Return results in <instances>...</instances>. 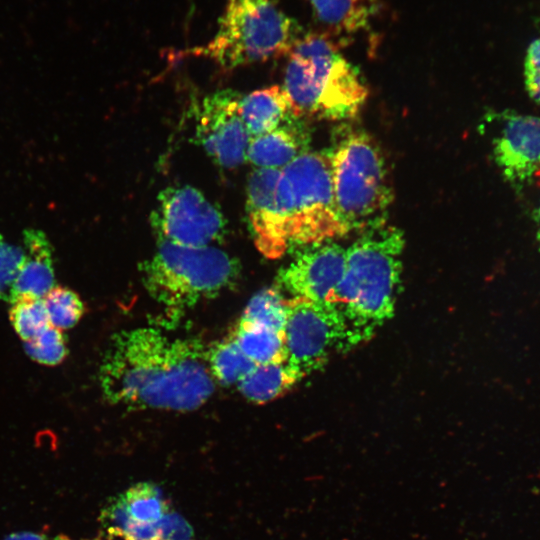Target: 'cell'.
I'll list each match as a JSON object with an SVG mask.
<instances>
[{
    "mask_svg": "<svg viewBox=\"0 0 540 540\" xmlns=\"http://www.w3.org/2000/svg\"><path fill=\"white\" fill-rule=\"evenodd\" d=\"M208 350L155 327L115 334L99 369L105 399L130 409L192 411L213 394Z\"/></svg>",
    "mask_w": 540,
    "mask_h": 540,
    "instance_id": "cell-1",
    "label": "cell"
},
{
    "mask_svg": "<svg viewBox=\"0 0 540 540\" xmlns=\"http://www.w3.org/2000/svg\"><path fill=\"white\" fill-rule=\"evenodd\" d=\"M404 236L385 223L363 230L346 249L343 276L325 305L343 333L344 351L374 336L394 314Z\"/></svg>",
    "mask_w": 540,
    "mask_h": 540,
    "instance_id": "cell-2",
    "label": "cell"
},
{
    "mask_svg": "<svg viewBox=\"0 0 540 540\" xmlns=\"http://www.w3.org/2000/svg\"><path fill=\"white\" fill-rule=\"evenodd\" d=\"M140 270L149 295L167 317L176 320L202 300L232 287L239 278L240 264L213 246L158 241L157 250Z\"/></svg>",
    "mask_w": 540,
    "mask_h": 540,
    "instance_id": "cell-3",
    "label": "cell"
},
{
    "mask_svg": "<svg viewBox=\"0 0 540 540\" xmlns=\"http://www.w3.org/2000/svg\"><path fill=\"white\" fill-rule=\"evenodd\" d=\"M328 156L335 208L345 230L384 224L394 195L376 142L365 132L351 131L336 142Z\"/></svg>",
    "mask_w": 540,
    "mask_h": 540,
    "instance_id": "cell-4",
    "label": "cell"
},
{
    "mask_svg": "<svg viewBox=\"0 0 540 540\" xmlns=\"http://www.w3.org/2000/svg\"><path fill=\"white\" fill-rule=\"evenodd\" d=\"M301 31L271 0H228L214 38L191 53L233 69L290 53Z\"/></svg>",
    "mask_w": 540,
    "mask_h": 540,
    "instance_id": "cell-5",
    "label": "cell"
},
{
    "mask_svg": "<svg viewBox=\"0 0 540 540\" xmlns=\"http://www.w3.org/2000/svg\"><path fill=\"white\" fill-rule=\"evenodd\" d=\"M279 185L287 211L289 245L319 244L347 233L335 208L328 153L299 155L281 169Z\"/></svg>",
    "mask_w": 540,
    "mask_h": 540,
    "instance_id": "cell-6",
    "label": "cell"
},
{
    "mask_svg": "<svg viewBox=\"0 0 540 540\" xmlns=\"http://www.w3.org/2000/svg\"><path fill=\"white\" fill-rule=\"evenodd\" d=\"M285 363L302 379L320 369L333 352H344L342 329L323 305L290 298L284 327Z\"/></svg>",
    "mask_w": 540,
    "mask_h": 540,
    "instance_id": "cell-7",
    "label": "cell"
},
{
    "mask_svg": "<svg viewBox=\"0 0 540 540\" xmlns=\"http://www.w3.org/2000/svg\"><path fill=\"white\" fill-rule=\"evenodd\" d=\"M158 241L203 247L220 241L226 231L221 211L191 186L168 187L151 213Z\"/></svg>",
    "mask_w": 540,
    "mask_h": 540,
    "instance_id": "cell-8",
    "label": "cell"
},
{
    "mask_svg": "<svg viewBox=\"0 0 540 540\" xmlns=\"http://www.w3.org/2000/svg\"><path fill=\"white\" fill-rule=\"evenodd\" d=\"M242 96L226 89L208 95L202 102L196 138L213 161L234 168L246 160L251 139L240 115Z\"/></svg>",
    "mask_w": 540,
    "mask_h": 540,
    "instance_id": "cell-9",
    "label": "cell"
},
{
    "mask_svg": "<svg viewBox=\"0 0 540 540\" xmlns=\"http://www.w3.org/2000/svg\"><path fill=\"white\" fill-rule=\"evenodd\" d=\"M338 55L336 43L327 34L309 33L296 41L282 87L294 116L316 114L320 94Z\"/></svg>",
    "mask_w": 540,
    "mask_h": 540,
    "instance_id": "cell-10",
    "label": "cell"
},
{
    "mask_svg": "<svg viewBox=\"0 0 540 540\" xmlns=\"http://www.w3.org/2000/svg\"><path fill=\"white\" fill-rule=\"evenodd\" d=\"M346 265V249L333 242L307 246L277 275V288L291 298L325 306L339 284Z\"/></svg>",
    "mask_w": 540,
    "mask_h": 540,
    "instance_id": "cell-11",
    "label": "cell"
},
{
    "mask_svg": "<svg viewBox=\"0 0 540 540\" xmlns=\"http://www.w3.org/2000/svg\"><path fill=\"white\" fill-rule=\"evenodd\" d=\"M281 169L257 168L247 184V215L258 250L268 258L282 256L289 246L288 217L280 192Z\"/></svg>",
    "mask_w": 540,
    "mask_h": 540,
    "instance_id": "cell-12",
    "label": "cell"
},
{
    "mask_svg": "<svg viewBox=\"0 0 540 540\" xmlns=\"http://www.w3.org/2000/svg\"><path fill=\"white\" fill-rule=\"evenodd\" d=\"M495 161L506 180L525 183L540 172V117L510 115L493 147Z\"/></svg>",
    "mask_w": 540,
    "mask_h": 540,
    "instance_id": "cell-13",
    "label": "cell"
},
{
    "mask_svg": "<svg viewBox=\"0 0 540 540\" xmlns=\"http://www.w3.org/2000/svg\"><path fill=\"white\" fill-rule=\"evenodd\" d=\"M367 95L358 71L338 55L320 94L316 114L332 120L353 117Z\"/></svg>",
    "mask_w": 540,
    "mask_h": 540,
    "instance_id": "cell-14",
    "label": "cell"
},
{
    "mask_svg": "<svg viewBox=\"0 0 540 540\" xmlns=\"http://www.w3.org/2000/svg\"><path fill=\"white\" fill-rule=\"evenodd\" d=\"M23 241L25 257L14 284L13 301L23 296L43 298L55 286L53 249L47 236L27 229Z\"/></svg>",
    "mask_w": 540,
    "mask_h": 540,
    "instance_id": "cell-15",
    "label": "cell"
},
{
    "mask_svg": "<svg viewBox=\"0 0 540 540\" xmlns=\"http://www.w3.org/2000/svg\"><path fill=\"white\" fill-rule=\"evenodd\" d=\"M308 139L296 124H280L275 129L252 137L246 159L257 168L283 169L307 152Z\"/></svg>",
    "mask_w": 540,
    "mask_h": 540,
    "instance_id": "cell-16",
    "label": "cell"
},
{
    "mask_svg": "<svg viewBox=\"0 0 540 540\" xmlns=\"http://www.w3.org/2000/svg\"><path fill=\"white\" fill-rule=\"evenodd\" d=\"M240 115L252 138L275 129L286 116L293 114L285 91L281 86L274 85L242 96Z\"/></svg>",
    "mask_w": 540,
    "mask_h": 540,
    "instance_id": "cell-17",
    "label": "cell"
},
{
    "mask_svg": "<svg viewBox=\"0 0 540 540\" xmlns=\"http://www.w3.org/2000/svg\"><path fill=\"white\" fill-rule=\"evenodd\" d=\"M231 337L256 365L285 361V339L282 330L240 318Z\"/></svg>",
    "mask_w": 540,
    "mask_h": 540,
    "instance_id": "cell-18",
    "label": "cell"
},
{
    "mask_svg": "<svg viewBox=\"0 0 540 540\" xmlns=\"http://www.w3.org/2000/svg\"><path fill=\"white\" fill-rule=\"evenodd\" d=\"M318 20L337 33L365 28L376 14L378 0H308Z\"/></svg>",
    "mask_w": 540,
    "mask_h": 540,
    "instance_id": "cell-19",
    "label": "cell"
},
{
    "mask_svg": "<svg viewBox=\"0 0 540 540\" xmlns=\"http://www.w3.org/2000/svg\"><path fill=\"white\" fill-rule=\"evenodd\" d=\"M301 380L284 362L255 365L238 383L241 394L256 403L280 396Z\"/></svg>",
    "mask_w": 540,
    "mask_h": 540,
    "instance_id": "cell-20",
    "label": "cell"
},
{
    "mask_svg": "<svg viewBox=\"0 0 540 540\" xmlns=\"http://www.w3.org/2000/svg\"><path fill=\"white\" fill-rule=\"evenodd\" d=\"M208 365L216 382L236 384L256 365L238 347L232 337L208 350Z\"/></svg>",
    "mask_w": 540,
    "mask_h": 540,
    "instance_id": "cell-21",
    "label": "cell"
},
{
    "mask_svg": "<svg viewBox=\"0 0 540 540\" xmlns=\"http://www.w3.org/2000/svg\"><path fill=\"white\" fill-rule=\"evenodd\" d=\"M128 518L135 524H157L166 506L158 490L150 484L131 487L120 499Z\"/></svg>",
    "mask_w": 540,
    "mask_h": 540,
    "instance_id": "cell-22",
    "label": "cell"
},
{
    "mask_svg": "<svg viewBox=\"0 0 540 540\" xmlns=\"http://www.w3.org/2000/svg\"><path fill=\"white\" fill-rule=\"evenodd\" d=\"M11 304L10 322L24 342L36 337L50 325L43 298L23 296Z\"/></svg>",
    "mask_w": 540,
    "mask_h": 540,
    "instance_id": "cell-23",
    "label": "cell"
},
{
    "mask_svg": "<svg viewBox=\"0 0 540 540\" xmlns=\"http://www.w3.org/2000/svg\"><path fill=\"white\" fill-rule=\"evenodd\" d=\"M286 302L277 287L264 289L250 300L241 319L284 331Z\"/></svg>",
    "mask_w": 540,
    "mask_h": 540,
    "instance_id": "cell-24",
    "label": "cell"
},
{
    "mask_svg": "<svg viewBox=\"0 0 540 540\" xmlns=\"http://www.w3.org/2000/svg\"><path fill=\"white\" fill-rule=\"evenodd\" d=\"M43 301L50 325L60 330L76 325L85 310L80 297L63 286H54Z\"/></svg>",
    "mask_w": 540,
    "mask_h": 540,
    "instance_id": "cell-25",
    "label": "cell"
},
{
    "mask_svg": "<svg viewBox=\"0 0 540 540\" xmlns=\"http://www.w3.org/2000/svg\"><path fill=\"white\" fill-rule=\"evenodd\" d=\"M27 355L34 361L44 365H57L68 354L66 338L62 330L49 325L36 337L25 341Z\"/></svg>",
    "mask_w": 540,
    "mask_h": 540,
    "instance_id": "cell-26",
    "label": "cell"
},
{
    "mask_svg": "<svg viewBox=\"0 0 540 540\" xmlns=\"http://www.w3.org/2000/svg\"><path fill=\"white\" fill-rule=\"evenodd\" d=\"M24 249L0 239V299L12 302L14 284L24 261Z\"/></svg>",
    "mask_w": 540,
    "mask_h": 540,
    "instance_id": "cell-27",
    "label": "cell"
},
{
    "mask_svg": "<svg viewBox=\"0 0 540 540\" xmlns=\"http://www.w3.org/2000/svg\"><path fill=\"white\" fill-rule=\"evenodd\" d=\"M524 78L530 97L540 102V37L532 41L527 49Z\"/></svg>",
    "mask_w": 540,
    "mask_h": 540,
    "instance_id": "cell-28",
    "label": "cell"
},
{
    "mask_svg": "<svg viewBox=\"0 0 540 540\" xmlns=\"http://www.w3.org/2000/svg\"><path fill=\"white\" fill-rule=\"evenodd\" d=\"M3 540H48L44 534L34 532L13 533Z\"/></svg>",
    "mask_w": 540,
    "mask_h": 540,
    "instance_id": "cell-29",
    "label": "cell"
},
{
    "mask_svg": "<svg viewBox=\"0 0 540 540\" xmlns=\"http://www.w3.org/2000/svg\"><path fill=\"white\" fill-rule=\"evenodd\" d=\"M52 540H73L65 535H58L56 536L55 538H53Z\"/></svg>",
    "mask_w": 540,
    "mask_h": 540,
    "instance_id": "cell-30",
    "label": "cell"
},
{
    "mask_svg": "<svg viewBox=\"0 0 540 540\" xmlns=\"http://www.w3.org/2000/svg\"><path fill=\"white\" fill-rule=\"evenodd\" d=\"M538 241H539V244H540V231L538 233Z\"/></svg>",
    "mask_w": 540,
    "mask_h": 540,
    "instance_id": "cell-31",
    "label": "cell"
},
{
    "mask_svg": "<svg viewBox=\"0 0 540 540\" xmlns=\"http://www.w3.org/2000/svg\"><path fill=\"white\" fill-rule=\"evenodd\" d=\"M538 215H539V219H540V207H539Z\"/></svg>",
    "mask_w": 540,
    "mask_h": 540,
    "instance_id": "cell-32",
    "label": "cell"
},
{
    "mask_svg": "<svg viewBox=\"0 0 540 540\" xmlns=\"http://www.w3.org/2000/svg\"><path fill=\"white\" fill-rule=\"evenodd\" d=\"M2 238V236L0 235V239Z\"/></svg>",
    "mask_w": 540,
    "mask_h": 540,
    "instance_id": "cell-33",
    "label": "cell"
}]
</instances>
